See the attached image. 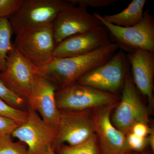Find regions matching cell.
<instances>
[{"instance_id": "obj_1", "label": "cell", "mask_w": 154, "mask_h": 154, "mask_svg": "<svg viewBox=\"0 0 154 154\" xmlns=\"http://www.w3.org/2000/svg\"><path fill=\"white\" fill-rule=\"evenodd\" d=\"M118 49L117 45L111 42L85 55L53 57L37 74L52 81L59 90L75 82L86 73L107 62Z\"/></svg>"}, {"instance_id": "obj_2", "label": "cell", "mask_w": 154, "mask_h": 154, "mask_svg": "<svg viewBox=\"0 0 154 154\" xmlns=\"http://www.w3.org/2000/svg\"><path fill=\"white\" fill-rule=\"evenodd\" d=\"M66 1L22 0L9 19L16 35L23 32L52 26Z\"/></svg>"}, {"instance_id": "obj_3", "label": "cell", "mask_w": 154, "mask_h": 154, "mask_svg": "<svg viewBox=\"0 0 154 154\" xmlns=\"http://www.w3.org/2000/svg\"><path fill=\"white\" fill-rule=\"evenodd\" d=\"M93 15L109 31L111 42L118 45L119 49L128 53L137 49L154 53V19L149 10L143 13L142 20L131 27H119L108 23L98 13Z\"/></svg>"}, {"instance_id": "obj_4", "label": "cell", "mask_w": 154, "mask_h": 154, "mask_svg": "<svg viewBox=\"0 0 154 154\" xmlns=\"http://www.w3.org/2000/svg\"><path fill=\"white\" fill-rule=\"evenodd\" d=\"M130 71L127 54L119 50L107 62L86 73L76 82L118 95V93L122 91Z\"/></svg>"}, {"instance_id": "obj_5", "label": "cell", "mask_w": 154, "mask_h": 154, "mask_svg": "<svg viewBox=\"0 0 154 154\" xmlns=\"http://www.w3.org/2000/svg\"><path fill=\"white\" fill-rule=\"evenodd\" d=\"M56 102L60 111L92 110L117 103L120 98L115 95L99 91L75 82L57 90Z\"/></svg>"}, {"instance_id": "obj_6", "label": "cell", "mask_w": 154, "mask_h": 154, "mask_svg": "<svg viewBox=\"0 0 154 154\" xmlns=\"http://www.w3.org/2000/svg\"><path fill=\"white\" fill-rule=\"evenodd\" d=\"M13 45L37 73L53 58L56 44L52 26L18 34Z\"/></svg>"}, {"instance_id": "obj_7", "label": "cell", "mask_w": 154, "mask_h": 154, "mask_svg": "<svg viewBox=\"0 0 154 154\" xmlns=\"http://www.w3.org/2000/svg\"><path fill=\"white\" fill-rule=\"evenodd\" d=\"M130 71L127 75L122 96L116 106L111 122L119 130L126 135L138 122H149L148 109L144 105L135 86Z\"/></svg>"}, {"instance_id": "obj_8", "label": "cell", "mask_w": 154, "mask_h": 154, "mask_svg": "<svg viewBox=\"0 0 154 154\" xmlns=\"http://www.w3.org/2000/svg\"><path fill=\"white\" fill-rule=\"evenodd\" d=\"M102 25L99 19L89 13L87 7L75 5L66 1L52 26L56 45L68 37Z\"/></svg>"}, {"instance_id": "obj_9", "label": "cell", "mask_w": 154, "mask_h": 154, "mask_svg": "<svg viewBox=\"0 0 154 154\" xmlns=\"http://www.w3.org/2000/svg\"><path fill=\"white\" fill-rule=\"evenodd\" d=\"M92 110H60V117L54 144L59 146L66 143L67 145L78 146L94 137L96 134Z\"/></svg>"}, {"instance_id": "obj_10", "label": "cell", "mask_w": 154, "mask_h": 154, "mask_svg": "<svg viewBox=\"0 0 154 154\" xmlns=\"http://www.w3.org/2000/svg\"><path fill=\"white\" fill-rule=\"evenodd\" d=\"M36 71L13 45L8 53L0 79L9 90L27 101L33 88Z\"/></svg>"}, {"instance_id": "obj_11", "label": "cell", "mask_w": 154, "mask_h": 154, "mask_svg": "<svg viewBox=\"0 0 154 154\" xmlns=\"http://www.w3.org/2000/svg\"><path fill=\"white\" fill-rule=\"evenodd\" d=\"M27 112L26 120L14 130L11 136L25 144L30 154H41L55 143L56 131L46 124L29 105Z\"/></svg>"}, {"instance_id": "obj_12", "label": "cell", "mask_w": 154, "mask_h": 154, "mask_svg": "<svg viewBox=\"0 0 154 154\" xmlns=\"http://www.w3.org/2000/svg\"><path fill=\"white\" fill-rule=\"evenodd\" d=\"M118 102L92 110L95 134L102 154L132 153L127 143L126 135L111 122V111Z\"/></svg>"}, {"instance_id": "obj_13", "label": "cell", "mask_w": 154, "mask_h": 154, "mask_svg": "<svg viewBox=\"0 0 154 154\" xmlns=\"http://www.w3.org/2000/svg\"><path fill=\"white\" fill-rule=\"evenodd\" d=\"M110 43L109 31L102 25L64 39L56 45L53 57L65 58L85 55Z\"/></svg>"}, {"instance_id": "obj_14", "label": "cell", "mask_w": 154, "mask_h": 154, "mask_svg": "<svg viewBox=\"0 0 154 154\" xmlns=\"http://www.w3.org/2000/svg\"><path fill=\"white\" fill-rule=\"evenodd\" d=\"M57 88L54 83L47 78L36 74L28 105L39 113L43 121L56 131L60 111L56 102L55 94Z\"/></svg>"}, {"instance_id": "obj_15", "label": "cell", "mask_w": 154, "mask_h": 154, "mask_svg": "<svg viewBox=\"0 0 154 154\" xmlns=\"http://www.w3.org/2000/svg\"><path fill=\"white\" fill-rule=\"evenodd\" d=\"M127 57L135 86L147 99L149 106L152 109L154 105V53L137 49L128 53Z\"/></svg>"}, {"instance_id": "obj_16", "label": "cell", "mask_w": 154, "mask_h": 154, "mask_svg": "<svg viewBox=\"0 0 154 154\" xmlns=\"http://www.w3.org/2000/svg\"><path fill=\"white\" fill-rule=\"evenodd\" d=\"M146 0H133L121 12L112 15L102 16L106 22L119 27H131L139 23L143 17Z\"/></svg>"}, {"instance_id": "obj_17", "label": "cell", "mask_w": 154, "mask_h": 154, "mask_svg": "<svg viewBox=\"0 0 154 154\" xmlns=\"http://www.w3.org/2000/svg\"><path fill=\"white\" fill-rule=\"evenodd\" d=\"M13 33L9 19L0 18V71L5 69L7 54L13 47L11 42Z\"/></svg>"}, {"instance_id": "obj_18", "label": "cell", "mask_w": 154, "mask_h": 154, "mask_svg": "<svg viewBox=\"0 0 154 154\" xmlns=\"http://www.w3.org/2000/svg\"><path fill=\"white\" fill-rule=\"evenodd\" d=\"M59 154H102L96 135L85 143L75 146H61Z\"/></svg>"}, {"instance_id": "obj_19", "label": "cell", "mask_w": 154, "mask_h": 154, "mask_svg": "<svg viewBox=\"0 0 154 154\" xmlns=\"http://www.w3.org/2000/svg\"><path fill=\"white\" fill-rule=\"evenodd\" d=\"M0 116L12 119L20 125L26 120L27 112L12 107L0 99Z\"/></svg>"}, {"instance_id": "obj_20", "label": "cell", "mask_w": 154, "mask_h": 154, "mask_svg": "<svg viewBox=\"0 0 154 154\" xmlns=\"http://www.w3.org/2000/svg\"><path fill=\"white\" fill-rule=\"evenodd\" d=\"M0 154H30L22 144L14 142L11 136L0 138Z\"/></svg>"}, {"instance_id": "obj_21", "label": "cell", "mask_w": 154, "mask_h": 154, "mask_svg": "<svg viewBox=\"0 0 154 154\" xmlns=\"http://www.w3.org/2000/svg\"><path fill=\"white\" fill-rule=\"evenodd\" d=\"M0 99L12 107L19 109L25 100L19 97L7 88L0 79Z\"/></svg>"}, {"instance_id": "obj_22", "label": "cell", "mask_w": 154, "mask_h": 154, "mask_svg": "<svg viewBox=\"0 0 154 154\" xmlns=\"http://www.w3.org/2000/svg\"><path fill=\"white\" fill-rule=\"evenodd\" d=\"M126 139L128 146L131 152H140L149 146L146 137H139L131 132L126 134Z\"/></svg>"}, {"instance_id": "obj_23", "label": "cell", "mask_w": 154, "mask_h": 154, "mask_svg": "<svg viewBox=\"0 0 154 154\" xmlns=\"http://www.w3.org/2000/svg\"><path fill=\"white\" fill-rule=\"evenodd\" d=\"M22 2V0H0V18L10 19Z\"/></svg>"}, {"instance_id": "obj_24", "label": "cell", "mask_w": 154, "mask_h": 154, "mask_svg": "<svg viewBox=\"0 0 154 154\" xmlns=\"http://www.w3.org/2000/svg\"><path fill=\"white\" fill-rule=\"evenodd\" d=\"M19 125L12 119L0 116V138L11 136L14 130Z\"/></svg>"}, {"instance_id": "obj_25", "label": "cell", "mask_w": 154, "mask_h": 154, "mask_svg": "<svg viewBox=\"0 0 154 154\" xmlns=\"http://www.w3.org/2000/svg\"><path fill=\"white\" fill-rule=\"evenodd\" d=\"M75 5L83 6L92 8L105 7L111 5L116 2V0H68Z\"/></svg>"}, {"instance_id": "obj_26", "label": "cell", "mask_w": 154, "mask_h": 154, "mask_svg": "<svg viewBox=\"0 0 154 154\" xmlns=\"http://www.w3.org/2000/svg\"><path fill=\"white\" fill-rule=\"evenodd\" d=\"M150 129L148 125L138 122L133 126L131 132L139 137L144 138L147 137Z\"/></svg>"}, {"instance_id": "obj_27", "label": "cell", "mask_w": 154, "mask_h": 154, "mask_svg": "<svg viewBox=\"0 0 154 154\" xmlns=\"http://www.w3.org/2000/svg\"><path fill=\"white\" fill-rule=\"evenodd\" d=\"M148 145L150 147L152 151H154V129L152 128H151L150 131L149 133V134L147 136Z\"/></svg>"}, {"instance_id": "obj_28", "label": "cell", "mask_w": 154, "mask_h": 154, "mask_svg": "<svg viewBox=\"0 0 154 154\" xmlns=\"http://www.w3.org/2000/svg\"><path fill=\"white\" fill-rule=\"evenodd\" d=\"M41 154H59L57 153L54 150L53 145L49 146Z\"/></svg>"}, {"instance_id": "obj_29", "label": "cell", "mask_w": 154, "mask_h": 154, "mask_svg": "<svg viewBox=\"0 0 154 154\" xmlns=\"http://www.w3.org/2000/svg\"><path fill=\"white\" fill-rule=\"evenodd\" d=\"M135 154H149L143 151L142 152H140L137 153H136Z\"/></svg>"}, {"instance_id": "obj_30", "label": "cell", "mask_w": 154, "mask_h": 154, "mask_svg": "<svg viewBox=\"0 0 154 154\" xmlns=\"http://www.w3.org/2000/svg\"><path fill=\"white\" fill-rule=\"evenodd\" d=\"M131 154H132V153H131Z\"/></svg>"}]
</instances>
